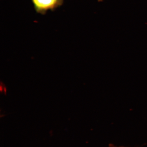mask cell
<instances>
[{"instance_id": "3957f363", "label": "cell", "mask_w": 147, "mask_h": 147, "mask_svg": "<svg viewBox=\"0 0 147 147\" xmlns=\"http://www.w3.org/2000/svg\"><path fill=\"white\" fill-rule=\"evenodd\" d=\"M110 147H115V146H110Z\"/></svg>"}, {"instance_id": "7a4b0ae2", "label": "cell", "mask_w": 147, "mask_h": 147, "mask_svg": "<svg viewBox=\"0 0 147 147\" xmlns=\"http://www.w3.org/2000/svg\"><path fill=\"white\" fill-rule=\"evenodd\" d=\"M1 92H4L5 93V94L6 93V88L5 87L4 84H3L2 85V82L1 83Z\"/></svg>"}, {"instance_id": "6da1fadb", "label": "cell", "mask_w": 147, "mask_h": 147, "mask_svg": "<svg viewBox=\"0 0 147 147\" xmlns=\"http://www.w3.org/2000/svg\"><path fill=\"white\" fill-rule=\"evenodd\" d=\"M37 13L45 14L49 11H53L61 6L63 0H31Z\"/></svg>"}]
</instances>
